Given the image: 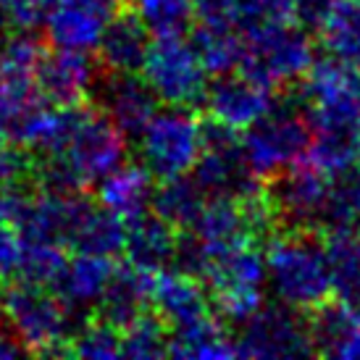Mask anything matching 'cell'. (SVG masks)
<instances>
[{
    "instance_id": "d6a6232c",
    "label": "cell",
    "mask_w": 360,
    "mask_h": 360,
    "mask_svg": "<svg viewBox=\"0 0 360 360\" xmlns=\"http://www.w3.org/2000/svg\"><path fill=\"white\" fill-rule=\"evenodd\" d=\"M295 21L292 0H237V27L245 32Z\"/></svg>"
},
{
    "instance_id": "7402d4cb",
    "label": "cell",
    "mask_w": 360,
    "mask_h": 360,
    "mask_svg": "<svg viewBox=\"0 0 360 360\" xmlns=\"http://www.w3.org/2000/svg\"><path fill=\"white\" fill-rule=\"evenodd\" d=\"M153 174L145 166H124L113 169L108 176L98 181V202L103 208L119 213L124 221L140 216L150 208Z\"/></svg>"
},
{
    "instance_id": "52a82bcc",
    "label": "cell",
    "mask_w": 360,
    "mask_h": 360,
    "mask_svg": "<svg viewBox=\"0 0 360 360\" xmlns=\"http://www.w3.org/2000/svg\"><path fill=\"white\" fill-rule=\"evenodd\" d=\"M140 158L142 166L158 179L179 176L192 171L200 155V121L190 108L155 110L153 119L140 131Z\"/></svg>"
},
{
    "instance_id": "484cf974",
    "label": "cell",
    "mask_w": 360,
    "mask_h": 360,
    "mask_svg": "<svg viewBox=\"0 0 360 360\" xmlns=\"http://www.w3.org/2000/svg\"><path fill=\"white\" fill-rule=\"evenodd\" d=\"M305 313H308L305 321H308L313 350H316V355H329V358H337L340 347L360 321L358 313H352L345 302L331 300V297L316 308L305 310Z\"/></svg>"
},
{
    "instance_id": "4316f807",
    "label": "cell",
    "mask_w": 360,
    "mask_h": 360,
    "mask_svg": "<svg viewBox=\"0 0 360 360\" xmlns=\"http://www.w3.org/2000/svg\"><path fill=\"white\" fill-rule=\"evenodd\" d=\"M305 160L331 179L347 176L358 166V131H310Z\"/></svg>"
},
{
    "instance_id": "8d00e7d4",
    "label": "cell",
    "mask_w": 360,
    "mask_h": 360,
    "mask_svg": "<svg viewBox=\"0 0 360 360\" xmlns=\"http://www.w3.org/2000/svg\"><path fill=\"white\" fill-rule=\"evenodd\" d=\"M21 355H30L27 347L21 345V340L13 334L11 326L0 323V360H13V358H21Z\"/></svg>"
},
{
    "instance_id": "5bb4252c",
    "label": "cell",
    "mask_w": 360,
    "mask_h": 360,
    "mask_svg": "<svg viewBox=\"0 0 360 360\" xmlns=\"http://www.w3.org/2000/svg\"><path fill=\"white\" fill-rule=\"evenodd\" d=\"M98 63L113 74H140L150 51V32L129 8H119L98 40Z\"/></svg>"
},
{
    "instance_id": "cb8c5ba5",
    "label": "cell",
    "mask_w": 360,
    "mask_h": 360,
    "mask_svg": "<svg viewBox=\"0 0 360 360\" xmlns=\"http://www.w3.org/2000/svg\"><path fill=\"white\" fill-rule=\"evenodd\" d=\"M316 32L331 58L360 69V3L340 0Z\"/></svg>"
},
{
    "instance_id": "ffe728a7",
    "label": "cell",
    "mask_w": 360,
    "mask_h": 360,
    "mask_svg": "<svg viewBox=\"0 0 360 360\" xmlns=\"http://www.w3.org/2000/svg\"><path fill=\"white\" fill-rule=\"evenodd\" d=\"M169 355L184 360H226L237 358V350L219 316L205 313L198 321L169 329Z\"/></svg>"
},
{
    "instance_id": "d590c367",
    "label": "cell",
    "mask_w": 360,
    "mask_h": 360,
    "mask_svg": "<svg viewBox=\"0 0 360 360\" xmlns=\"http://www.w3.org/2000/svg\"><path fill=\"white\" fill-rule=\"evenodd\" d=\"M340 0H292L295 8V19L305 30H319L321 21L329 16V11L337 6Z\"/></svg>"
},
{
    "instance_id": "b9f144b4",
    "label": "cell",
    "mask_w": 360,
    "mask_h": 360,
    "mask_svg": "<svg viewBox=\"0 0 360 360\" xmlns=\"http://www.w3.org/2000/svg\"><path fill=\"white\" fill-rule=\"evenodd\" d=\"M355 3H360V0H355Z\"/></svg>"
},
{
    "instance_id": "9a60e30c",
    "label": "cell",
    "mask_w": 360,
    "mask_h": 360,
    "mask_svg": "<svg viewBox=\"0 0 360 360\" xmlns=\"http://www.w3.org/2000/svg\"><path fill=\"white\" fill-rule=\"evenodd\" d=\"M153 279H155L153 271L140 269L129 260L121 266H113V274L98 300L95 316L124 329L129 321H134L140 313L150 308Z\"/></svg>"
},
{
    "instance_id": "4dcf8cb0",
    "label": "cell",
    "mask_w": 360,
    "mask_h": 360,
    "mask_svg": "<svg viewBox=\"0 0 360 360\" xmlns=\"http://www.w3.org/2000/svg\"><path fill=\"white\" fill-rule=\"evenodd\" d=\"M134 13L155 37H184L195 24L192 0H131Z\"/></svg>"
},
{
    "instance_id": "8992f818",
    "label": "cell",
    "mask_w": 360,
    "mask_h": 360,
    "mask_svg": "<svg viewBox=\"0 0 360 360\" xmlns=\"http://www.w3.org/2000/svg\"><path fill=\"white\" fill-rule=\"evenodd\" d=\"M142 79L158 98L174 108H198L208 90V71L184 37H158L142 63Z\"/></svg>"
},
{
    "instance_id": "30bf717a",
    "label": "cell",
    "mask_w": 360,
    "mask_h": 360,
    "mask_svg": "<svg viewBox=\"0 0 360 360\" xmlns=\"http://www.w3.org/2000/svg\"><path fill=\"white\" fill-rule=\"evenodd\" d=\"M98 74L101 63L90 53L53 48L42 53L34 66V87L51 105H74L87 101Z\"/></svg>"
},
{
    "instance_id": "f35d334b",
    "label": "cell",
    "mask_w": 360,
    "mask_h": 360,
    "mask_svg": "<svg viewBox=\"0 0 360 360\" xmlns=\"http://www.w3.org/2000/svg\"><path fill=\"white\" fill-rule=\"evenodd\" d=\"M337 358H345V360H360V321L358 326L350 331V337L345 340V345L340 347L337 352Z\"/></svg>"
},
{
    "instance_id": "ab89813d",
    "label": "cell",
    "mask_w": 360,
    "mask_h": 360,
    "mask_svg": "<svg viewBox=\"0 0 360 360\" xmlns=\"http://www.w3.org/2000/svg\"><path fill=\"white\" fill-rule=\"evenodd\" d=\"M358 163H360V131H358Z\"/></svg>"
},
{
    "instance_id": "f1b7e54d",
    "label": "cell",
    "mask_w": 360,
    "mask_h": 360,
    "mask_svg": "<svg viewBox=\"0 0 360 360\" xmlns=\"http://www.w3.org/2000/svg\"><path fill=\"white\" fill-rule=\"evenodd\" d=\"M169 355V326L155 310H145L121 329V358L158 360Z\"/></svg>"
},
{
    "instance_id": "f546056e",
    "label": "cell",
    "mask_w": 360,
    "mask_h": 360,
    "mask_svg": "<svg viewBox=\"0 0 360 360\" xmlns=\"http://www.w3.org/2000/svg\"><path fill=\"white\" fill-rule=\"evenodd\" d=\"M192 48L198 53L202 69L213 74V77H221V74H231V71L240 69L242 53H245V40L234 30L198 27Z\"/></svg>"
},
{
    "instance_id": "d4e9b609",
    "label": "cell",
    "mask_w": 360,
    "mask_h": 360,
    "mask_svg": "<svg viewBox=\"0 0 360 360\" xmlns=\"http://www.w3.org/2000/svg\"><path fill=\"white\" fill-rule=\"evenodd\" d=\"M124 240H127V221L103 205H92L90 213L77 226L69 245L77 252L113 258L124 252Z\"/></svg>"
},
{
    "instance_id": "2e32d148",
    "label": "cell",
    "mask_w": 360,
    "mask_h": 360,
    "mask_svg": "<svg viewBox=\"0 0 360 360\" xmlns=\"http://www.w3.org/2000/svg\"><path fill=\"white\" fill-rule=\"evenodd\" d=\"M150 305L160 319L166 321L169 329L184 326V323L198 321L200 316L210 313V300L202 290V281L192 279L176 269L155 271Z\"/></svg>"
},
{
    "instance_id": "277c9868",
    "label": "cell",
    "mask_w": 360,
    "mask_h": 360,
    "mask_svg": "<svg viewBox=\"0 0 360 360\" xmlns=\"http://www.w3.org/2000/svg\"><path fill=\"white\" fill-rule=\"evenodd\" d=\"M242 40H245V53L237 71L269 90H281L292 82H300L316 58L308 30L292 21L245 32Z\"/></svg>"
},
{
    "instance_id": "7c38bea8",
    "label": "cell",
    "mask_w": 360,
    "mask_h": 360,
    "mask_svg": "<svg viewBox=\"0 0 360 360\" xmlns=\"http://www.w3.org/2000/svg\"><path fill=\"white\" fill-rule=\"evenodd\" d=\"M92 92H98L95 98L103 105V113L127 140H137L158 108V98L140 74H98Z\"/></svg>"
},
{
    "instance_id": "d6986e66",
    "label": "cell",
    "mask_w": 360,
    "mask_h": 360,
    "mask_svg": "<svg viewBox=\"0 0 360 360\" xmlns=\"http://www.w3.org/2000/svg\"><path fill=\"white\" fill-rule=\"evenodd\" d=\"M176 237L179 234L171 224L145 210L127 221V240H124L127 260L155 274L171 263L176 250Z\"/></svg>"
},
{
    "instance_id": "6da1fadb",
    "label": "cell",
    "mask_w": 360,
    "mask_h": 360,
    "mask_svg": "<svg viewBox=\"0 0 360 360\" xmlns=\"http://www.w3.org/2000/svg\"><path fill=\"white\" fill-rule=\"evenodd\" d=\"M266 279L284 305L310 310L331 297L329 260L319 231L274 229L266 240Z\"/></svg>"
},
{
    "instance_id": "9c48e42d",
    "label": "cell",
    "mask_w": 360,
    "mask_h": 360,
    "mask_svg": "<svg viewBox=\"0 0 360 360\" xmlns=\"http://www.w3.org/2000/svg\"><path fill=\"white\" fill-rule=\"evenodd\" d=\"M237 358H308L316 355L308 321L290 305H263L242 323Z\"/></svg>"
},
{
    "instance_id": "603a6c76",
    "label": "cell",
    "mask_w": 360,
    "mask_h": 360,
    "mask_svg": "<svg viewBox=\"0 0 360 360\" xmlns=\"http://www.w3.org/2000/svg\"><path fill=\"white\" fill-rule=\"evenodd\" d=\"M202 202H205V192L187 174L160 179L158 190L150 195L153 213L166 221V224H171L176 231L192 229Z\"/></svg>"
},
{
    "instance_id": "e0dca14e",
    "label": "cell",
    "mask_w": 360,
    "mask_h": 360,
    "mask_svg": "<svg viewBox=\"0 0 360 360\" xmlns=\"http://www.w3.org/2000/svg\"><path fill=\"white\" fill-rule=\"evenodd\" d=\"M323 252L329 260L331 292L352 313L360 316V229L355 224L321 231Z\"/></svg>"
},
{
    "instance_id": "7a4b0ae2",
    "label": "cell",
    "mask_w": 360,
    "mask_h": 360,
    "mask_svg": "<svg viewBox=\"0 0 360 360\" xmlns=\"http://www.w3.org/2000/svg\"><path fill=\"white\" fill-rule=\"evenodd\" d=\"M242 153L250 171L260 181L287 169L290 163L305 158L310 142V127L305 119V98L302 90L292 82L281 87L279 101L274 98L271 108L242 129Z\"/></svg>"
},
{
    "instance_id": "5b68a950",
    "label": "cell",
    "mask_w": 360,
    "mask_h": 360,
    "mask_svg": "<svg viewBox=\"0 0 360 360\" xmlns=\"http://www.w3.org/2000/svg\"><path fill=\"white\" fill-rule=\"evenodd\" d=\"M334 179L316 169L310 160H295L271 179L263 181L276 229L323 231V219L331 200Z\"/></svg>"
},
{
    "instance_id": "1f68e13d",
    "label": "cell",
    "mask_w": 360,
    "mask_h": 360,
    "mask_svg": "<svg viewBox=\"0 0 360 360\" xmlns=\"http://www.w3.org/2000/svg\"><path fill=\"white\" fill-rule=\"evenodd\" d=\"M69 358H121V329L92 316V321H84L69 337Z\"/></svg>"
},
{
    "instance_id": "8fae6325",
    "label": "cell",
    "mask_w": 360,
    "mask_h": 360,
    "mask_svg": "<svg viewBox=\"0 0 360 360\" xmlns=\"http://www.w3.org/2000/svg\"><path fill=\"white\" fill-rule=\"evenodd\" d=\"M119 8H124V0H56L45 16L48 42L63 51L92 53Z\"/></svg>"
},
{
    "instance_id": "74e56055",
    "label": "cell",
    "mask_w": 360,
    "mask_h": 360,
    "mask_svg": "<svg viewBox=\"0 0 360 360\" xmlns=\"http://www.w3.org/2000/svg\"><path fill=\"white\" fill-rule=\"evenodd\" d=\"M350 179L342 181L345 184V192H347V202H350V210H352V221L360 224V174H347Z\"/></svg>"
},
{
    "instance_id": "e575fe53",
    "label": "cell",
    "mask_w": 360,
    "mask_h": 360,
    "mask_svg": "<svg viewBox=\"0 0 360 360\" xmlns=\"http://www.w3.org/2000/svg\"><path fill=\"white\" fill-rule=\"evenodd\" d=\"M198 27L237 30V0H192Z\"/></svg>"
},
{
    "instance_id": "44dd1931",
    "label": "cell",
    "mask_w": 360,
    "mask_h": 360,
    "mask_svg": "<svg viewBox=\"0 0 360 360\" xmlns=\"http://www.w3.org/2000/svg\"><path fill=\"white\" fill-rule=\"evenodd\" d=\"M192 234H198L210 248L237 245V242H255L248 226V216L242 200L234 195H210L202 202L198 219L192 224Z\"/></svg>"
},
{
    "instance_id": "ba28073f",
    "label": "cell",
    "mask_w": 360,
    "mask_h": 360,
    "mask_svg": "<svg viewBox=\"0 0 360 360\" xmlns=\"http://www.w3.org/2000/svg\"><path fill=\"white\" fill-rule=\"evenodd\" d=\"M60 158L69 163L74 176L87 190L90 184H98L103 176H108L110 171L124 163L127 137L113 127V121L101 108L84 105Z\"/></svg>"
},
{
    "instance_id": "60d3db41",
    "label": "cell",
    "mask_w": 360,
    "mask_h": 360,
    "mask_svg": "<svg viewBox=\"0 0 360 360\" xmlns=\"http://www.w3.org/2000/svg\"><path fill=\"white\" fill-rule=\"evenodd\" d=\"M0 321H3V302H0Z\"/></svg>"
},
{
    "instance_id": "836d02e7",
    "label": "cell",
    "mask_w": 360,
    "mask_h": 360,
    "mask_svg": "<svg viewBox=\"0 0 360 360\" xmlns=\"http://www.w3.org/2000/svg\"><path fill=\"white\" fill-rule=\"evenodd\" d=\"M210 300L216 305V316L229 323H245L255 316L266 300H263V287H240V290H219L210 292Z\"/></svg>"
},
{
    "instance_id": "83f0119b",
    "label": "cell",
    "mask_w": 360,
    "mask_h": 360,
    "mask_svg": "<svg viewBox=\"0 0 360 360\" xmlns=\"http://www.w3.org/2000/svg\"><path fill=\"white\" fill-rule=\"evenodd\" d=\"M66 248L58 242L42 240H19V260H16V279L37 287H48L58 281L60 271L66 266Z\"/></svg>"
},
{
    "instance_id": "4fadbf2b",
    "label": "cell",
    "mask_w": 360,
    "mask_h": 360,
    "mask_svg": "<svg viewBox=\"0 0 360 360\" xmlns=\"http://www.w3.org/2000/svg\"><path fill=\"white\" fill-rule=\"evenodd\" d=\"M274 103V90L258 84L245 74H221L213 84H208L202 105L208 108L210 119L226 124L231 129H248L258 121Z\"/></svg>"
},
{
    "instance_id": "ac0fdd59",
    "label": "cell",
    "mask_w": 360,
    "mask_h": 360,
    "mask_svg": "<svg viewBox=\"0 0 360 360\" xmlns=\"http://www.w3.org/2000/svg\"><path fill=\"white\" fill-rule=\"evenodd\" d=\"M110 274H113L110 258L79 252L71 260H66L58 281L53 284V292L58 295L60 302L71 313H79V310H87L90 305H98Z\"/></svg>"
},
{
    "instance_id": "3957f363",
    "label": "cell",
    "mask_w": 360,
    "mask_h": 360,
    "mask_svg": "<svg viewBox=\"0 0 360 360\" xmlns=\"http://www.w3.org/2000/svg\"><path fill=\"white\" fill-rule=\"evenodd\" d=\"M3 319L30 355L69 358L71 310L48 287L16 281L0 287Z\"/></svg>"
}]
</instances>
